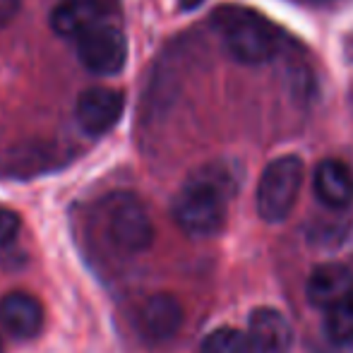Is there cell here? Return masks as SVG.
<instances>
[{
	"label": "cell",
	"mask_w": 353,
	"mask_h": 353,
	"mask_svg": "<svg viewBox=\"0 0 353 353\" xmlns=\"http://www.w3.org/2000/svg\"><path fill=\"white\" fill-rule=\"evenodd\" d=\"M236 190L231 173L223 166H210L195 171L181 188L173 202V219L188 236H214L226 223V202Z\"/></svg>",
	"instance_id": "1"
},
{
	"label": "cell",
	"mask_w": 353,
	"mask_h": 353,
	"mask_svg": "<svg viewBox=\"0 0 353 353\" xmlns=\"http://www.w3.org/2000/svg\"><path fill=\"white\" fill-rule=\"evenodd\" d=\"M212 24L223 39L226 51L245 65H262L276 56V29L255 10L223 5L212 12Z\"/></svg>",
	"instance_id": "2"
},
{
	"label": "cell",
	"mask_w": 353,
	"mask_h": 353,
	"mask_svg": "<svg viewBox=\"0 0 353 353\" xmlns=\"http://www.w3.org/2000/svg\"><path fill=\"white\" fill-rule=\"evenodd\" d=\"M303 176H305V168H303L301 157H296V154H286V157L267 163L260 183H257L255 195L257 214L262 221L281 223L283 219H288V214L296 207Z\"/></svg>",
	"instance_id": "3"
},
{
	"label": "cell",
	"mask_w": 353,
	"mask_h": 353,
	"mask_svg": "<svg viewBox=\"0 0 353 353\" xmlns=\"http://www.w3.org/2000/svg\"><path fill=\"white\" fill-rule=\"evenodd\" d=\"M108 236L123 252H144L154 243V223L147 207L132 192H116L108 202Z\"/></svg>",
	"instance_id": "4"
},
{
	"label": "cell",
	"mask_w": 353,
	"mask_h": 353,
	"mask_svg": "<svg viewBox=\"0 0 353 353\" xmlns=\"http://www.w3.org/2000/svg\"><path fill=\"white\" fill-rule=\"evenodd\" d=\"M77 58L89 72L113 77L123 72L128 61L125 34L108 22L97 24L77 37Z\"/></svg>",
	"instance_id": "5"
},
{
	"label": "cell",
	"mask_w": 353,
	"mask_h": 353,
	"mask_svg": "<svg viewBox=\"0 0 353 353\" xmlns=\"http://www.w3.org/2000/svg\"><path fill=\"white\" fill-rule=\"evenodd\" d=\"M125 111V94L111 87H89L77 97L74 118L87 135L101 137L118 125Z\"/></svg>",
	"instance_id": "6"
},
{
	"label": "cell",
	"mask_w": 353,
	"mask_h": 353,
	"mask_svg": "<svg viewBox=\"0 0 353 353\" xmlns=\"http://www.w3.org/2000/svg\"><path fill=\"white\" fill-rule=\"evenodd\" d=\"M111 12V0H63L53 10L51 27L58 37L77 39L82 32L106 22Z\"/></svg>",
	"instance_id": "7"
},
{
	"label": "cell",
	"mask_w": 353,
	"mask_h": 353,
	"mask_svg": "<svg viewBox=\"0 0 353 353\" xmlns=\"http://www.w3.org/2000/svg\"><path fill=\"white\" fill-rule=\"evenodd\" d=\"M0 325L14 339H34L43 327V307L32 293L10 291L0 298Z\"/></svg>",
	"instance_id": "8"
},
{
	"label": "cell",
	"mask_w": 353,
	"mask_h": 353,
	"mask_svg": "<svg viewBox=\"0 0 353 353\" xmlns=\"http://www.w3.org/2000/svg\"><path fill=\"white\" fill-rule=\"evenodd\" d=\"M248 339L255 353H286L293 344V330L279 310L255 307L248 317Z\"/></svg>",
	"instance_id": "9"
},
{
	"label": "cell",
	"mask_w": 353,
	"mask_h": 353,
	"mask_svg": "<svg viewBox=\"0 0 353 353\" xmlns=\"http://www.w3.org/2000/svg\"><path fill=\"white\" fill-rule=\"evenodd\" d=\"M183 305L173 293H154L140 310V330L147 339L166 341L183 327Z\"/></svg>",
	"instance_id": "10"
},
{
	"label": "cell",
	"mask_w": 353,
	"mask_h": 353,
	"mask_svg": "<svg viewBox=\"0 0 353 353\" xmlns=\"http://www.w3.org/2000/svg\"><path fill=\"white\" fill-rule=\"evenodd\" d=\"M315 195L327 210H346L353 202V171L339 159H325L315 168Z\"/></svg>",
	"instance_id": "11"
},
{
	"label": "cell",
	"mask_w": 353,
	"mask_h": 353,
	"mask_svg": "<svg viewBox=\"0 0 353 353\" xmlns=\"http://www.w3.org/2000/svg\"><path fill=\"white\" fill-rule=\"evenodd\" d=\"M353 288V270L339 262H330V265L317 267L310 274L305 286V296L312 307L327 310L334 305L339 298H344Z\"/></svg>",
	"instance_id": "12"
},
{
	"label": "cell",
	"mask_w": 353,
	"mask_h": 353,
	"mask_svg": "<svg viewBox=\"0 0 353 353\" xmlns=\"http://www.w3.org/2000/svg\"><path fill=\"white\" fill-rule=\"evenodd\" d=\"M325 332L334 344H351L353 341V288L334 305L327 307Z\"/></svg>",
	"instance_id": "13"
},
{
	"label": "cell",
	"mask_w": 353,
	"mask_h": 353,
	"mask_svg": "<svg viewBox=\"0 0 353 353\" xmlns=\"http://www.w3.org/2000/svg\"><path fill=\"white\" fill-rule=\"evenodd\" d=\"M200 353H255L248 334L236 327H219L205 336Z\"/></svg>",
	"instance_id": "14"
},
{
	"label": "cell",
	"mask_w": 353,
	"mask_h": 353,
	"mask_svg": "<svg viewBox=\"0 0 353 353\" xmlns=\"http://www.w3.org/2000/svg\"><path fill=\"white\" fill-rule=\"evenodd\" d=\"M19 226H22V219H19V214L8 210V207H0V248L10 245V243L17 238Z\"/></svg>",
	"instance_id": "15"
},
{
	"label": "cell",
	"mask_w": 353,
	"mask_h": 353,
	"mask_svg": "<svg viewBox=\"0 0 353 353\" xmlns=\"http://www.w3.org/2000/svg\"><path fill=\"white\" fill-rule=\"evenodd\" d=\"M19 8H22V0H0V29L17 17Z\"/></svg>",
	"instance_id": "16"
},
{
	"label": "cell",
	"mask_w": 353,
	"mask_h": 353,
	"mask_svg": "<svg viewBox=\"0 0 353 353\" xmlns=\"http://www.w3.org/2000/svg\"><path fill=\"white\" fill-rule=\"evenodd\" d=\"M202 3H205V0H178V8H181L183 12H190V10L200 8Z\"/></svg>",
	"instance_id": "17"
},
{
	"label": "cell",
	"mask_w": 353,
	"mask_h": 353,
	"mask_svg": "<svg viewBox=\"0 0 353 353\" xmlns=\"http://www.w3.org/2000/svg\"><path fill=\"white\" fill-rule=\"evenodd\" d=\"M0 353H3V336H0Z\"/></svg>",
	"instance_id": "18"
}]
</instances>
